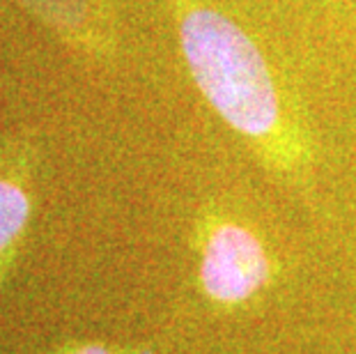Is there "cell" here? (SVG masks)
Segmentation results:
<instances>
[{"label":"cell","instance_id":"7a4b0ae2","mask_svg":"<svg viewBox=\"0 0 356 354\" xmlns=\"http://www.w3.org/2000/svg\"><path fill=\"white\" fill-rule=\"evenodd\" d=\"M269 255L251 230L237 223L211 225L200 260V283L211 301L244 304L269 283Z\"/></svg>","mask_w":356,"mask_h":354},{"label":"cell","instance_id":"3957f363","mask_svg":"<svg viewBox=\"0 0 356 354\" xmlns=\"http://www.w3.org/2000/svg\"><path fill=\"white\" fill-rule=\"evenodd\" d=\"M28 218L26 193L10 182H0V248L10 244Z\"/></svg>","mask_w":356,"mask_h":354},{"label":"cell","instance_id":"277c9868","mask_svg":"<svg viewBox=\"0 0 356 354\" xmlns=\"http://www.w3.org/2000/svg\"><path fill=\"white\" fill-rule=\"evenodd\" d=\"M74 354H111V352L104 350V348H95V345H90V348H83V350L74 352Z\"/></svg>","mask_w":356,"mask_h":354},{"label":"cell","instance_id":"6da1fadb","mask_svg":"<svg viewBox=\"0 0 356 354\" xmlns=\"http://www.w3.org/2000/svg\"><path fill=\"white\" fill-rule=\"evenodd\" d=\"M179 42L195 83L214 111L244 136L269 140L280 127L278 95L260 49L228 17L191 7Z\"/></svg>","mask_w":356,"mask_h":354}]
</instances>
